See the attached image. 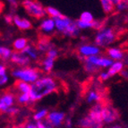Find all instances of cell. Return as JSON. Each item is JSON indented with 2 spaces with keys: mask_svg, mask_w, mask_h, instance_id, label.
Masks as SVG:
<instances>
[{
  "mask_svg": "<svg viewBox=\"0 0 128 128\" xmlns=\"http://www.w3.org/2000/svg\"><path fill=\"white\" fill-rule=\"evenodd\" d=\"M12 55V52L9 48L4 47H0V58L3 59H7Z\"/></svg>",
  "mask_w": 128,
  "mask_h": 128,
  "instance_id": "27",
  "label": "cell"
},
{
  "mask_svg": "<svg viewBox=\"0 0 128 128\" xmlns=\"http://www.w3.org/2000/svg\"><path fill=\"white\" fill-rule=\"evenodd\" d=\"M80 21L84 22H88V24H90V22H93V16L89 12H83L82 14L80 16Z\"/></svg>",
  "mask_w": 128,
  "mask_h": 128,
  "instance_id": "23",
  "label": "cell"
},
{
  "mask_svg": "<svg viewBox=\"0 0 128 128\" xmlns=\"http://www.w3.org/2000/svg\"><path fill=\"white\" fill-rule=\"evenodd\" d=\"M54 19L56 20L55 22L56 27L58 28V30H60V32H64L66 28L72 24L71 20L69 18L66 17V16H64L62 18H54Z\"/></svg>",
  "mask_w": 128,
  "mask_h": 128,
  "instance_id": "10",
  "label": "cell"
},
{
  "mask_svg": "<svg viewBox=\"0 0 128 128\" xmlns=\"http://www.w3.org/2000/svg\"><path fill=\"white\" fill-rule=\"evenodd\" d=\"M120 75H121L123 78H124V79L128 80V70L127 69H126V70H122L121 72H120Z\"/></svg>",
  "mask_w": 128,
  "mask_h": 128,
  "instance_id": "37",
  "label": "cell"
},
{
  "mask_svg": "<svg viewBox=\"0 0 128 128\" xmlns=\"http://www.w3.org/2000/svg\"><path fill=\"white\" fill-rule=\"evenodd\" d=\"M4 19H6V22L7 24H11L14 22V16L12 14H7L4 16Z\"/></svg>",
  "mask_w": 128,
  "mask_h": 128,
  "instance_id": "36",
  "label": "cell"
},
{
  "mask_svg": "<svg viewBox=\"0 0 128 128\" xmlns=\"http://www.w3.org/2000/svg\"><path fill=\"white\" fill-rule=\"evenodd\" d=\"M124 64L128 66V52H127V54H126V56L124 58Z\"/></svg>",
  "mask_w": 128,
  "mask_h": 128,
  "instance_id": "43",
  "label": "cell"
},
{
  "mask_svg": "<svg viewBox=\"0 0 128 128\" xmlns=\"http://www.w3.org/2000/svg\"><path fill=\"white\" fill-rule=\"evenodd\" d=\"M26 128H37V126L36 124H29Z\"/></svg>",
  "mask_w": 128,
  "mask_h": 128,
  "instance_id": "41",
  "label": "cell"
},
{
  "mask_svg": "<svg viewBox=\"0 0 128 128\" xmlns=\"http://www.w3.org/2000/svg\"><path fill=\"white\" fill-rule=\"evenodd\" d=\"M14 95L11 92H6L0 98V102H1V111L2 112H6L7 108H11V106L14 104Z\"/></svg>",
  "mask_w": 128,
  "mask_h": 128,
  "instance_id": "6",
  "label": "cell"
},
{
  "mask_svg": "<svg viewBox=\"0 0 128 128\" xmlns=\"http://www.w3.org/2000/svg\"><path fill=\"white\" fill-rule=\"evenodd\" d=\"M11 61L14 63V64H18V66H24L28 63H30V58H29V56L22 53V52L14 51L11 55Z\"/></svg>",
  "mask_w": 128,
  "mask_h": 128,
  "instance_id": "7",
  "label": "cell"
},
{
  "mask_svg": "<svg viewBox=\"0 0 128 128\" xmlns=\"http://www.w3.org/2000/svg\"><path fill=\"white\" fill-rule=\"evenodd\" d=\"M26 45H27V40L24 38H18L16 40L14 41V48L15 50H22L26 48Z\"/></svg>",
  "mask_w": 128,
  "mask_h": 128,
  "instance_id": "20",
  "label": "cell"
},
{
  "mask_svg": "<svg viewBox=\"0 0 128 128\" xmlns=\"http://www.w3.org/2000/svg\"><path fill=\"white\" fill-rule=\"evenodd\" d=\"M45 11H46V13H47L49 16H51L52 18H62V17H64V15L60 13L59 11L56 10V9H55V8H53V7H50V6L46 7Z\"/></svg>",
  "mask_w": 128,
  "mask_h": 128,
  "instance_id": "21",
  "label": "cell"
},
{
  "mask_svg": "<svg viewBox=\"0 0 128 128\" xmlns=\"http://www.w3.org/2000/svg\"><path fill=\"white\" fill-rule=\"evenodd\" d=\"M53 64H54V59L46 56V59L43 61V66H44L45 71H47V72L51 71L52 67H53Z\"/></svg>",
  "mask_w": 128,
  "mask_h": 128,
  "instance_id": "28",
  "label": "cell"
},
{
  "mask_svg": "<svg viewBox=\"0 0 128 128\" xmlns=\"http://www.w3.org/2000/svg\"><path fill=\"white\" fill-rule=\"evenodd\" d=\"M47 114H48L47 109H43V110L38 112V113L34 116V119L37 120V121H40V120L42 119L43 118H45L46 116H47Z\"/></svg>",
  "mask_w": 128,
  "mask_h": 128,
  "instance_id": "32",
  "label": "cell"
},
{
  "mask_svg": "<svg viewBox=\"0 0 128 128\" xmlns=\"http://www.w3.org/2000/svg\"><path fill=\"white\" fill-rule=\"evenodd\" d=\"M66 126H68V127H70L71 126V120L70 119H68L67 121H66Z\"/></svg>",
  "mask_w": 128,
  "mask_h": 128,
  "instance_id": "44",
  "label": "cell"
},
{
  "mask_svg": "<svg viewBox=\"0 0 128 128\" xmlns=\"http://www.w3.org/2000/svg\"><path fill=\"white\" fill-rule=\"evenodd\" d=\"M123 68H124V64H123V62H116L110 66L108 74L109 75V77L113 76L116 74L120 73V72L123 70Z\"/></svg>",
  "mask_w": 128,
  "mask_h": 128,
  "instance_id": "15",
  "label": "cell"
},
{
  "mask_svg": "<svg viewBox=\"0 0 128 128\" xmlns=\"http://www.w3.org/2000/svg\"><path fill=\"white\" fill-rule=\"evenodd\" d=\"M14 22L15 25L21 30H29V29L32 28L30 22H29L26 19H24V18H20L17 15L14 16Z\"/></svg>",
  "mask_w": 128,
  "mask_h": 128,
  "instance_id": "11",
  "label": "cell"
},
{
  "mask_svg": "<svg viewBox=\"0 0 128 128\" xmlns=\"http://www.w3.org/2000/svg\"><path fill=\"white\" fill-rule=\"evenodd\" d=\"M101 116H102L103 122L108 123V124L116 121V120L120 118L119 111L116 108H115L111 104H108V102L103 107Z\"/></svg>",
  "mask_w": 128,
  "mask_h": 128,
  "instance_id": "5",
  "label": "cell"
},
{
  "mask_svg": "<svg viewBox=\"0 0 128 128\" xmlns=\"http://www.w3.org/2000/svg\"><path fill=\"white\" fill-rule=\"evenodd\" d=\"M8 81V78H7L6 74L1 75L0 76V85H3V84H6Z\"/></svg>",
  "mask_w": 128,
  "mask_h": 128,
  "instance_id": "35",
  "label": "cell"
},
{
  "mask_svg": "<svg viewBox=\"0 0 128 128\" xmlns=\"http://www.w3.org/2000/svg\"><path fill=\"white\" fill-rule=\"evenodd\" d=\"M55 27V22L52 19H47L40 24V29L44 32H51Z\"/></svg>",
  "mask_w": 128,
  "mask_h": 128,
  "instance_id": "18",
  "label": "cell"
},
{
  "mask_svg": "<svg viewBox=\"0 0 128 128\" xmlns=\"http://www.w3.org/2000/svg\"><path fill=\"white\" fill-rule=\"evenodd\" d=\"M113 61L108 58H100L98 62V67H108V66H111L113 64Z\"/></svg>",
  "mask_w": 128,
  "mask_h": 128,
  "instance_id": "29",
  "label": "cell"
},
{
  "mask_svg": "<svg viewBox=\"0 0 128 128\" xmlns=\"http://www.w3.org/2000/svg\"><path fill=\"white\" fill-rule=\"evenodd\" d=\"M58 90V81L52 77H45L42 79L37 80L30 86V100H40L43 97L47 96L52 92Z\"/></svg>",
  "mask_w": 128,
  "mask_h": 128,
  "instance_id": "1",
  "label": "cell"
},
{
  "mask_svg": "<svg viewBox=\"0 0 128 128\" xmlns=\"http://www.w3.org/2000/svg\"><path fill=\"white\" fill-rule=\"evenodd\" d=\"M14 87L19 92H22L24 93H28L30 94V86L28 84L27 82L24 81H21V80H17L14 83Z\"/></svg>",
  "mask_w": 128,
  "mask_h": 128,
  "instance_id": "13",
  "label": "cell"
},
{
  "mask_svg": "<svg viewBox=\"0 0 128 128\" xmlns=\"http://www.w3.org/2000/svg\"><path fill=\"white\" fill-rule=\"evenodd\" d=\"M107 53L114 59H122V58H124V52L121 51L118 48H108L107 49Z\"/></svg>",
  "mask_w": 128,
  "mask_h": 128,
  "instance_id": "16",
  "label": "cell"
},
{
  "mask_svg": "<svg viewBox=\"0 0 128 128\" xmlns=\"http://www.w3.org/2000/svg\"><path fill=\"white\" fill-rule=\"evenodd\" d=\"M37 128H53V124L46 118L44 120H40L37 122Z\"/></svg>",
  "mask_w": 128,
  "mask_h": 128,
  "instance_id": "26",
  "label": "cell"
},
{
  "mask_svg": "<svg viewBox=\"0 0 128 128\" xmlns=\"http://www.w3.org/2000/svg\"><path fill=\"white\" fill-rule=\"evenodd\" d=\"M13 75L25 82H35L40 76V71L34 68H22L13 72Z\"/></svg>",
  "mask_w": 128,
  "mask_h": 128,
  "instance_id": "4",
  "label": "cell"
},
{
  "mask_svg": "<svg viewBox=\"0 0 128 128\" xmlns=\"http://www.w3.org/2000/svg\"><path fill=\"white\" fill-rule=\"evenodd\" d=\"M100 3L102 4L103 11L106 14H110L115 9V4H114L113 1H111V0H102L100 1Z\"/></svg>",
  "mask_w": 128,
  "mask_h": 128,
  "instance_id": "17",
  "label": "cell"
},
{
  "mask_svg": "<svg viewBox=\"0 0 128 128\" xmlns=\"http://www.w3.org/2000/svg\"><path fill=\"white\" fill-rule=\"evenodd\" d=\"M4 3H3V2H0V14L2 13V11H3V9H4Z\"/></svg>",
  "mask_w": 128,
  "mask_h": 128,
  "instance_id": "40",
  "label": "cell"
},
{
  "mask_svg": "<svg viewBox=\"0 0 128 128\" xmlns=\"http://www.w3.org/2000/svg\"><path fill=\"white\" fill-rule=\"evenodd\" d=\"M4 74H6V67H4V66H1V64H0V76Z\"/></svg>",
  "mask_w": 128,
  "mask_h": 128,
  "instance_id": "39",
  "label": "cell"
},
{
  "mask_svg": "<svg viewBox=\"0 0 128 128\" xmlns=\"http://www.w3.org/2000/svg\"><path fill=\"white\" fill-rule=\"evenodd\" d=\"M47 58H52V59L55 60L56 58H58V52L56 51L55 49H51V50H49V51L47 52Z\"/></svg>",
  "mask_w": 128,
  "mask_h": 128,
  "instance_id": "33",
  "label": "cell"
},
{
  "mask_svg": "<svg viewBox=\"0 0 128 128\" xmlns=\"http://www.w3.org/2000/svg\"><path fill=\"white\" fill-rule=\"evenodd\" d=\"M120 32H116L114 29H103L98 32L95 38V44L100 47H107L109 44L113 43L116 38V35Z\"/></svg>",
  "mask_w": 128,
  "mask_h": 128,
  "instance_id": "2",
  "label": "cell"
},
{
  "mask_svg": "<svg viewBox=\"0 0 128 128\" xmlns=\"http://www.w3.org/2000/svg\"><path fill=\"white\" fill-rule=\"evenodd\" d=\"M79 126L81 128H103V123H95L89 116H87L80 120Z\"/></svg>",
  "mask_w": 128,
  "mask_h": 128,
  "instance_id": "8",
  "label": "cell"
},
{
  "mask_svg": "<svg viewBox=\"0 0 128 128\" xmlns=\"http://www.w3.org/2000/svg\"><path fill=\"white\" fill-rule=\"evenodd\" d=\"M66 35H69V36H74L79 32V28L77 27L76 22H72L68 27L66 28V30L63 32Z\"/></svg>",
  "mask_w": 128,
  "mask_h": 128,
  "instance_id": "19",
  "label": "cell"
},
{
  "mask_svg": "<svg viewBox=\"0 0 128 128\" xmlns=\"http://www.w3.org/2000/svg\"><path fill=\"white\" fill-rule=\"evenodd\" d=\"M64 118V114L62 112H53L48 115L47 119L51 123L53 126H58L61 124L62 121Z\"/></svg>",
  "mask_w": 128,
  "mask_h": 128,
  "instance_id": "9",
  "label": "cell"
},
{
  "mask_svg": "<svg viewBox=\"0 0 128 128\" xmlns=\"http://www.w3.org/2000/svg\"><path fill=\"white\" fill-rule=\"evenodd\" d=\"M76 25L78 28H82V29H85V28H94V22H90V24H88V22H84L82 21H77L76 22Z\"/></svg>",
  "mask_w": 128,
  "mask_h": 128,
  "instance_id": "30",
  "label": "cell"
},
{
  "mask_svg": "<svg viewBox=\"0 0 128 128\" xmlns=\"http://www.w3.org/2000/svg\"><path fill=\"white\" fill-rule=\"evenodd\" d=\"M109 128H124L122 126H120V124H115V126H110Z\"/></svg>",
  "mask_w": 128,
  "mask_h": 128,
  "instance_id": "42",
  "label": "cell"
},
{
  "mask_svg": "<svg viewBox=\"0 0 128 128\" xmlns=\"http://www.w3.org/2000/svg\"><path fill=\"white\" fill-rule=\"evenodd\" d=\"M79 52L82 55L84 56H95L100 52L98 48L97 47H93V46H89V45H85V46H82L79 48Z\"/></svg>",
  "mask_w": 128,
  "mask_h": 128,
  "instance_id": "12",
  "label": "cell"
},
{
  "mask_svg": "<svg viewBox=\"0 0 128 128\" xmlns=\"http://www.w3.org/2000/svg\"><path fill=\"white\" fill-rule=\"evenodd\" d=\"M83 64H84V69L88 73H97L98 71V68H100L98 66H94V64L86 62V61H83Z\"/></svg>",
  "mask_w": 128,
  "mask_h": 128,
  "instance_id": "24",
  "label": "cell"
},
{
  "mask_svg": "<svg viewBox=\"0 0 128 128\" xmlns=\"http://www.w3.org/2000/svg\"><path fill=\"white\" fill-rule=\"evenodd\" d=\"M114 4H115V6L118 9L119 11H122V10H126L128 9V1L126 0H123V1H113Z\"/></svg>",
  "mask_w": 128,
  "mask_h": 128,
  "instance_id": "25",
  "label": "cell"
},
{
  "mask_svg": "<svg viewBox=\"0 0 128 128\" xmlns=\"http://www.w3.org/2000/svg\"><path fill=\"white\" fill-rule=\"evenodd\" d=\"M22 4L28 14L30 15L32 17L35 18V19H41L45 16L46 11L40 2L26 0L22 3Z\"/></svg>",
  "mask_w": 128,
  "mask_h": 128,
  "instance_id": "3",
  "label": "cell"
},
{
  "mask_svg": "<svg viewBox=\"0 0 128 128\" xmlns=\"http://www.w3.org/2000/svg\"><path fill=\"white\" fill-rule=\"evenodd\" d=\"M6 113H8L9 115L14 116L17 113H19V109L16 108H7Z\"/></svg>",
  "mask_w": 128,
  "mask_h": 128,
  "instance_id": "34",
  "label": "cell"
},
{
  "mask_svg": "<svg viewBox=\"0 0 128 128\" xmlns=\"http://www.w3.org/2000/svg\"><path fill=\"white\" fill-rule=\"evenodd\" d=\"M0 111H1V102H0Z\"/></svg>",
  "mask_w": 128,
  "mask_h": 128,
  "instance_id": "45",
  "label": "cell"
},
{
  "mask_svg": "<svg viewBox=\"0 0 128 128\" xmlns=\"http://www.w3.org/2000/svg\"><path fill=\"white\" fill-rule=\"evenodd\" d=\"M100 80H107L108 78H109V75L107 74H105V73H102L100 75Z\"/></svg>",
  "mask_w": 128,
  "mask_h": 128,
  "instance_id": "38",
  "label": "cell"
},
{
  "mask_svg": "<svg viewBox=\"0 0 128 128\" xmlns=\"http://www.w3.org/2000/svg\"><path fill=\"white\" fill-rule=\"evenodd\" d=\"M37 49L47 52L51 50V43L49 42L48 38H42L40 40H38V43H37Z\"/></svg>",
  "mask_w": 128,
  "mask_h": 128,
  "instance_id": "14",
  "label": "cell"
},
{
  "mask_svg": "<svg viewBox=\"0 0 128 128\" xmlns=\"http://www.w3.org/2000/svg\"><path fill=\"white\" fill-rule=\"evenodd\" d=\"M22 53L24 54V55L27 54V55H29L30 58H37V56H37L36 48H33L32 46H26L25 48L22 50Z\"/></svg>",
  "mask_w": 128,
  "mask_h": 128,
  "instance_id": "22",
  "label": "cell"
},
{
  "mask_svg": "<svg viewBox=\"0 0 128 128\" xmlns=\"http://www.w3.org/2000/svg\"><path fill=\"white\" fill-rule=\"evenodd\" d=\"M30 100V94L28 93H24L20 95L19 98H18V101L19 103H27L28 101Z\"/></svg>",
  "mask_w": 128,
  "mask_h": 128,
  "instance_id": "31",
  "label": "cell"
}]
</instances>
